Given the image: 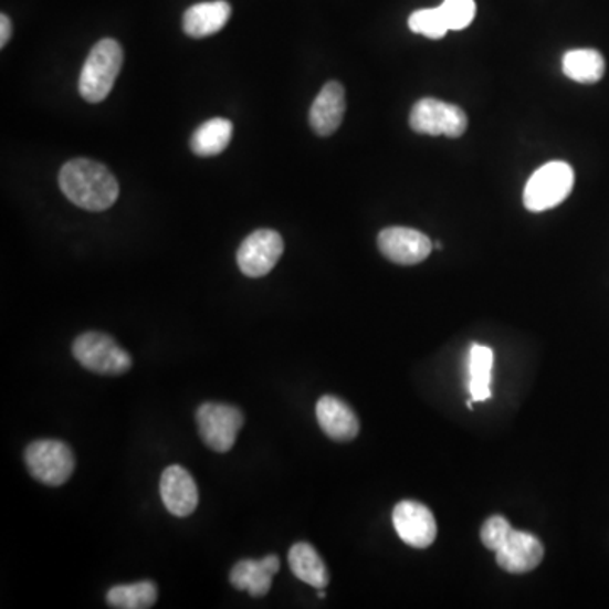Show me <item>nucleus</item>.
Listing matches in <instances>:
<instances>
[{
  "mask_svg": "<svg viewBox=\"0 0 609 609\" xmlns=\"http://www.w3.org/2000/svg\"><path fill=\"white\" fill-rule=\"evenodd\" d=\"M232 8L225 0L200 2L183 14V31L190 38L203 40L224 30L231 19Z\"/></svg>",
  "mask_w": 609,
  "mask_h": 609,
  "instance_id": "dca6fc26",
  "label": "nucleus"
},
{
  "mask_svg": "<svg viewBox=\"0 0 609 609\" xmlns=\"http://www.w3.org/2000/svg\"><path fill=\"white\" fill-rule=\"evenodd\" d=\"M497 566L510 574H525L537 569L544 559V545L535 535L513 528L496 552Z\"/></svg>",
  "mask_w": 609,
  "mask_h": 609,
  "instance_id": "9b49d317",
  "label": "nucleus"
},
{
  "mask_svg": "<svg viewBox=\"0 0 609 609\" xmlns=\"http://www.w3.org/2000/svg\"><path fill=\"white\" fill-rule=\"evenodd\" d=\"M410 30L417 34L430 38V40H440L449 33L448 21H445L442 9H420L413 12L408 19Z\"/></svg>",
  "mask_w": 609,
  "mask_h": 609,
  "instance_id": "4be33fe9",
  "label": "nucleus"
},
{
  "mask_svg": "<svg viewBox=\"0 0 609 609\" xmlns=\"http://www.w3.org/2000/svg\"><path fill=\"white\" fill-rule=\"evenodd\" d=\"M123 63V46L116 40L105 38L98 41L88 53L80 73L78 92L83 101H87L88 104L104 102L113 92Z\"/></svg>",
  "mask_w": 609,
  "mask_h": 609,
  "instance_id": "f03ea898",
  "label": "nucleus"
},
{
  "mask_svg": "<svg viewBox=\"0 0 609 609\" xmlns=\"http://www.w3.org/2000/svg\"><path fill=\"white\" fill-rule=\"evenodd\" d=\"M410 127L427 136L461 137L468 129V116L459 105L427 97L411 108Z\"/></svg>",
  "mask_w": 609,
  "mask_h": 609,
  "instance_id": "0eeeda50",
  "label": "nucleus"
},
{
  "mask_svg": "<svg viewBox=\"0 0 609 609\" xmlns=\"http://www.w3.org/2000/svg\"><path fill=\"white\" fill-rule=\"evenodd\" d=\"M159 491H161L162 503L171 515L183 518L196 512L199 506V487L196 480L181 465H170L165 469Z\"/></svg>",
  "mask_w": 609,
  "mask_h": 609,
  "instance_id": "f8f14e48",
  "label": "nucleus"
},
{
  "mask_svg": "<svg viewBox=\"0 0 609 609\" xmlns=\"http://www.w3.org/2000/svg\"><path fill=\"white\" fill-rule=\"evenodd\" d=\"M60 188L73 206L88 212L111 209L119 199V183L102 162L76 158L60 171Z\"/></svg>",
  "mask_w": 609,
  "mask_h": 609,
  "instance_id": "f257e3e1",
  "label": "nucleus"
},
{
  "mask_svg": "<svg viewBox=\"0 0 609 609\" xmlns=\"http://www.w3.org/2000/svg\"><path fill=\"white\" fill-rule=\"evenodd\" d=\"M433 245H435V249H442V244H440V242H435Z\"/></svg>",
  "mask_w": 609,
  "mask_h": 609,
  "instance_id": "bb28decb",
  "label": "nucleus"
},
{
  "mask_svg": "<svg viewBox=\"0 0 609 609\" xmlns=\"http://www.w3.org/2000/svg\"><path fill=\"white\" fill-rule=\"evenodd\" d=\"M494 353L491 347L473 344L469 350V393L474 401H486L491 398V379H493Z\"/></svg>",
  "mask_w": 609,
  "mask_h": 609,
  "instance_id": "6ab92c4d",
  "label": "nucleus"
},
{
  "mask_svg": "<svg viewBox=\"0 0 609 609\" xmlns=\"http://www.w3.org/2000/svg\"><path fill=\"white\" fill-rule=\"evenodd\" d=\"M513 531L508 519L502 515H493L484 522L483 528H481V542L487 550L496 552L502 547L503 542L508 537L510 532Z\"/></svg>",
  "mask_w": 609,
  "mask_h": 609,
  "instance_id": "b1692460",
  "label": "nucleus"
},
{
  "mask_svg": "<svg viewBox=\"0 0 609 609\" xmlns=\"http://www.w3.org/2000/svg\"><path fill=\"white\" fill-rule=\"evenodd\" d=\"M288 564L292 573L312 588L324 589L330 582L327 566L318 556V552L307 542H300L290 548Z\"/></svg>",
  "mask_w": 609,
  "mask_h": 609,
  "instance_id": "f3484780",
  "label": "nucleus"
},
{
  "mask_svg": "<svg viewBox=\"0 0 609 609\" xmlns=\"http://www.w3.org/2000/svg\"><path fill=\"white\" fill-rule=\"evenodd\" d=\"M440 9L444 12L445 21H448L451 31L464 30L474 21V15H476L474 0H445Z\"/></svg>",
  "mask_w": 609,
  "mask_h": 609,
  "instance_id": "5701e85b",
  "label": "nucleus"
},
{
  "mask_svg": "<svg viewBox=\"0 0 609 609\" xmlns=\"http://www.w3.org/2000/svg\"><path fill=\"white\" fill-rule=\"evenodd\" d=\"M12 24L9 15H0V48H4L11 40Z\"/></svg>",
  "mask_w": 609,
  "mask_h": 609,
  "instance_id": "393cba45",
  "label": "nucleus"
},
{
  "mask_svg": "<svg viewBox=\"0 0 609 609\" xmlns=\"http://www.w3.org/2000/svg\"><path fill=\"white\" fill-rule=\"evenodd\" d=\"M346 114V91L339 82L325 83L321 94L312 104L311 120L312 129L317 136L327 137L336 133L343 124Z\"/></svg>",
  "mask_w": 609,
  "mask_h": 609,
  "instance_id": "ddd939ff",
  "label": "nucleus"
},
{
  "mask_svg": "<svg viewBox=\"0 0 609 609\" xmlns=\"http://www.w3.org/2000/svg\"><path fill=\"white\" fill-rule=\"evenodd\" d=\"M76 361L95 375L119 376L133 368V357L113 337L102 332H85L72 346Z\"/></svg>",
  "mask_w": 609,
  "mask_h": 609,
  "instance_id": "7ed1b4c3",
  "label": "nucleus"
},
{
  "mask_svg": "<svg viewBox=\"0 0 609 609\" xmlns=\"http://www.w3.org/2000/svg\"><path fill=\"white\" fill-rule=\"evenodd\" d=\"M24 461L31 476L48 486H62L75 471V455L62 440H36L25 449Z\"/></svg>",
  "mask_w": 609,
  "mask_h": 609,
  "instance_id": "39448f33",
  "label": "nucleus"
},
{
  "mask_svg": "<svg viewBox=\"0 0 609 609\" xmlns=\"http://www.w3.org/2000/svg\"><path fill=\"white\" fill-rule=\"evenodd\" d=\"M393 525L398 537L410 547L427 548L435 542V516L422 503L411 500L398 503L393 510Z\"/></svg>",
  "mask_w": 609,
  "mask_h": 609,
  "instance_id": "9d476101",
  "label": "nucleus"
},
{
  "mask_svg": "<svg viewBox=\"0 0 609 609\" xmlns=\"http://www.w3.org/2000/svg\"><path fill=\"white\" fill-rule=\"evenodd\" d=\"M285 251L282 235L271 229H260L249 234L238 249L239 270L249 279H261L270 273Z\"/></svg>",
  "mask_w": 609,
  "mask_h": 609,
  "instance_id": "6e6552de",
  "label": "nucleus"
},
{
  "mask_svg": "<svg viewBox=\"0 0 609 609\" xmlns=\"http://www.w3.org/2000/svg\"><path fill=\"white\" fill-rule=\"evenodd\" d=\"M574 187V170L564 161L540 166L523 191V203L531 212H545L563 203Z\"/></svg>",
  "mask_w": 609,
  "mask_h": 609,
  "instance_id": "20e7f679",
  "label": "nucleus"
},
{
  "mask_svg": "<svg viewBox=\"0 0 609 609\" xmlns=\"http://www.w3.org/2000/svg\"><path fill=\"white\" fill-rule=\"evenodd\" d=\"M318 598L321 599L325 598V591H322V589H318Z\"/></svg>",
  "mask_w": 609,
  "mask_h": 609,
  "instance_id": "a878e982",
  "label": "nucleus"
},
{
  "mask_svg": "<svg viewBox=\"0 0 609 609\" xmlns=\"http://www.w3.org/2000/svg\"><path fill=\"white\" fill-rule=\"evenodd\" d=\"M563 70L567 78L591 85L605 76L606 62L599 51L573 50L564 54Z\"/></svg>",
  "mask_w": 609,
  "mask_h": 609,
  "instance_id": "aec40b11",
  "label": "nucleus"
},
{
  "mask_svg": "<svg viewBox=\"0 0 609 609\" xmlns=\"http://www.w3.org/2000/svg\"><path fill=\"white\" fill-rule=\"evenodd\" d=\"M317 420L325 435L337 442H349L359 433V420L349 405L337 397L325 395L317 401Z\"/></svg>",
  "mask_w": 609,
  "mask_h": 609,
  "instance_id": "4468645a",
  "label": "nucleus"
},
{
  "mask_svg": "<svg viewBox=\"0 0 609 609\" xmlns=\"http://www.w3.org/2000/svg\"><path fill=\"white\" fill-rule=\"evenodd\" d=\"M107 605L116 609H148L158 599V588L151 580H141L134 585L114 586L108 589Z\"/></svg>",
  "mask_w": 609,
  "mask_h": 609,
  "instance_id": "412c9836",
  "label": "nucleus"
},
{
  "mask_svg": "<svg viewBox=\"0 0 609 609\" xmlns=\"http://www.w3.org/2000/svg\"><path fill=\"white\" fill-rule=\"evenodd\" d=\"M280 570V559L266 556L261 560H239L231 570V585L239 591H248L254 598L266 596L274 574Z\"/></svg>",
  "mask_w": 609,
  "mask_h": 609,
  "instance_id": "2eb2a0df",
  "label": "nucleus"
},
{
  "mask_svg": "<svg viewBox=\"0 0 609 609\" xmlns=\"http://www.w3.org/2000/svg\"><path fill=\"white\" fill-rule=\"evenodd\" d=\"M232 133H234V126L224 117L207 120L199 129H196V133L191 134V151L202 158L220 155L231 143Z\"/></svg>",
  "mask_w": 609,
  "mask_h": 609,
  "instance_id": "a211bd4d",
  "label": "nucleus"
},
{
  "mask_svg": "<svg viewBox=\"0 0 609 609\" xmlns=\"http://www.w3.org/2000/svg\"><path fill=\"white\" fill-rule=\"evenodd\" d=\"M378 248L386 260L401 266H413L426 261L433 244L423 232L410 228L382 229L378 235Z\"/></svg>",
  "mask_w": 609,
  "mask_h": 609,
  "instance_id": "1a4fd4ad",
  "label": "nucleus"
},
{
  "mask_svg": "<svg viewBox=\"0 0 609 609\" xmlns=\"http://www.w3.org/2000/svg\"><path fill=\"white\" fill-rule=\"evenodd\" d=\"M197 423L207 448L225 454L234 448L238 433L244 426V414L232 405L209 401L197 410Z\"/></svg>",
  "mask_w": 609,
  "mask_h": 609,
  "instance_id": "423d86ee",
  "label": "nucleus"
}]
</instances>
